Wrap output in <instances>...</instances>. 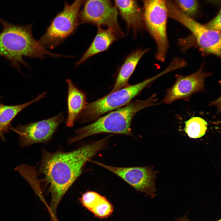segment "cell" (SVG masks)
<instances>
[{"instance_id": "1", "label": "cell", "mask_w": 221, "mask_h": 221, "mask_svg": "<svg viewBox=\"0 0 221 221\" xmlns=\"http://www.w3.org/2000/svg\"><path fill=\"white\" fill-rule=\"evenodd\" d=\"M112 134L98 141L65 152L57 150L49 152L42 150L41 160L37 174H42L40 180L48 186L51 201L48 209L56 215L58 205L63 197L81 175L86 163L106 147Z\"/></svg>"}, {"instance_id": "2", "label": "cell", "mask_w": 221, "mask_h": 221, "mask_svg": "<svg viewBox=\"0 0 221 221\" xmlns=\"http://www.w3.org/2000/svg\"><path fill=\"white\" fill-rule=\"evenodd\" d=\"M3 26L0 33V56L11 62V66L21 72L20 64L28 68L23 57L41 60L47 56H60L48 51L34 38L32 32L33 23L22 25L9 23L0 18Z\"/></svg>"}, {"instance_id": "3", "label": "cell", "mask_w": 221, "mask_h": 221, "mask_svg": "<svg viewBox=\"0 0 221 221\" xmlns=\"http://www.w3.org/2000/svg\"><path fill=\"white\" fill-rule=\"evenodd\" d=\"M156 94L145 100L137 99L131 101L123 107L111 111L101 116L90 124L78 128L76 135L69 138L68 143L71 144L85 138L106 133L132 136L131 124L135 114L140 110L158 105Z\"/></svg>"}, {"instance_id": "4", "label": "cell", "mask_w": 221, "mask_h": 221, "mask_svg": "<svg viewBox=\"0 0 221 221\" xmlns=\"http://www.w3.org/2000/svg\"><path fill=\"white\" fill-rule=\"evenodd\" d=\"M163 71L159 74L145 80L128 86L98 100L87 103L86 107L79 115L76 122L84 123L95 121L106 113L126 105L145 88L158 78L165 74Z\"/></svg>"}, {"instance_id": "5", "label": "cell", "mask_w": 221, "mask_h": 221, "mask_svg": "<svg viewBox=\"0 0 221 221\" xmlns=\"http://www.w3.org/2000/svg\"><path fill=\"white\" fill-rule=\"evenodd\" d=\"M144 25L157 46L155 57L162 61L165 58L169 45L167 34V22L168 16L166 0H140Z\"/></svg>"}, {"instance_id": "6", "label": "cell", "mask_w": 221, "mask_h": 221, "mask_svg": "<svg viewBox=\"0 0 221 221\" xmlns=\"http://www.w3.org/2000/svg\"><path fill=\"white\" fill-rule=\"evenodd\" d=\"M84 0H75L71 4L64 3L63 10L52 19L46 30L38 40L45 48L53 49L76 31L79 25V16Z\"/></svg>"}, {"instance_id": "7", "label": "cell", "mask_w": 221, "mask_h": 221, "mask_svg": "<svg viewBox=\"0 0 221 221\" xmlns=\"http://www.w3.org/2000/svg\"><path fill=\"white\" fill-rule=\"evenodd\" d=\"M168 16L187 28L192 33L200 50L220 56V32L212 30L196 21L180 10L172 0H166Z\"/></svg>"}, {"instance_id": "8", "label": "cell", "mask_w": 221, "mask_h": 221, "mask_svg": "<svg viewBox=\"0 0 221 221\" xmlns=\"http://www.w3.org/2000/svg\"><path fill=\"white\" fill-rule=\"evenodd\" d=\"M83 4L79 16V25L106 26L114 30L119 38L124 37L118 21L117 9L111 0H84Z\"/></svg>"}, {"instance_id": "9", "label": "cell", "mask_w": 221, "mask_h": 221, "mask_svg": "<svg viewBox=\"0 0 221 221\" xmlns=\"http://www.w3.org/2000/svg\"><path fill=\"white\" fill-rule=\"evenodd\" d=\"M64 119L63 113L52 117L25 125L19 124L10 129L19 135L20 146L24 147L37 143H46L52 139Z\"/></svg>"}, {"instance_id": "10", "label": "cell", "mask_w": 221, "mask_h": 221, "mask_svg": "<svg viewBox=\"0 0 221 221\" xmlns=\"http://www.w3.org/2000/svg\"><path fill=\"white\" fill-rule=\"evenodd\" d=\"M95 163L110 171L124 180L138 192L155 197V179L157 172L152 167H117Z\"/></svg>"}, {"instance_id": "11", "label": "cell", "mask_w": 221, "mask_h": 221, "mask_svg": "<svg viewBox=\"0 0 221 221\" xmlns=\"http://www.w3.org/2000/svg\"><path fill=\"white\" fill-rule=\"evenodd\" d=\"M203 64L198 71L188 76L176 75L174 84L166 90L162 103L170 104L179 99L187 101L193 94L204 91L205 79L211 73L203 71Z\"/></svg>"}, {"instance_id": "12", "label": "cell", "mask_w": 221, "mask_h": 221, "mask_svg": "<svg viewBox=\"0 0 221 221\" xmlns=\"http://www.w3.org/2000/svg\"><path fill=\"white\" fill-rule=\"evenodd\" d=\"M115 6L126 23L127 29H132L135 36L144 25L142 9L136 0H114Z\"/></svg>"}, {"instance_id": "13", "label": "cell", "mask_w": 221, "mask_h": 221, "mask_svg": "<svg viewBox=\"0 0 221 221\" xmlns=\"http://www.w3.org/2000/svg\"><path fill=\"white\" fill-rule=\"evenodd\" d=\"M118 38L117 34L112 29H104L101 26H97V33L94 40L81 58L75 63V66L82 64L92 56L107 50Z\"/></svg>"}, {"instance_id": "14", "label": "cell", "mask_w": 221, "mask_h": 221, "mask_svg": "<svg viewBox=\"0 0 221 221\" xmlns=\"http://www.w3.org/2000/svg\"><path fill=\"white\" fill-rule=\"evenodd\" d=\"M68 86L67 105L68 114L66 125L72 127L77 118L86 107L87 103L85 92L79 89L70 79H66Z\"/></svg>"}, {"instance_id": "15", "label": "cell", "mask_w": 221, "mask_h": 221, "mask_svg": "<svg viewBox=\"0 0 221 221\" xmlns=\"http://www.w3.org/2000/svg\"><path fill=\"white\" fill-rule=\"evenodd\" d=\"M149 50V49H143L139 48L132 52L126 57L118 72L112 89L110 93L116 91L129 85V80L139 61Z\"/></svg>"}, {"instance_id": "16", "label": "cell", "mask_w": 221, "mask_h": 221, "mask_svg": "<svg viewBox=\"0 0 221 221\" xmlns=\"http://www.w3.org/2000/svg\"><path fill=\"white\" fill-rule=\"evenodd\" d=\"M46 94L45 92H44L31 101L17 105H6L0 103V139L4 138V134L10 129L11 121L18 114L26 107L40 101Z\"/></svg>"}, {"instance_id": "17", "label": "cell", "mask_w": 221, "mask_h": 221, "mask_svg": "<svg viewBox=\"0 0 221 221\" xmlns=\"http://www.w3.org/2000/svg\"><path fill=\"white\" fill-rule=\"evenodd\" d=\"M207 123L200 117H192L185 122L184 130L192 138H200L204 136L207 129Z\"/></svg>"}, {"instance_id": "18", "label": "cell", "mask_w": 221, "mask_h": 221, "mask_svg": "<svg viewBox=\"0 0 221 221\" xmlns=\"http://www.w3.org/2000/svg\"><path fill=\"white\" fill-rule=\"evenodd\" d=\"M113 210L112 204L105 196H102L91 211L96 217L102 219L110 215L113 212Z\"/></svg>"}, {"instance_id": "19", "label": "cell", "mask_w": 221, "mask_h": 221, "mask_svg": "<svg viewBox=\"0 0 221 221\" xmlns=\"http://www.w3.org/2000/svg\"><path fill=\"white\" fill-rule=\"evenodd\" d=\"M102 196L96 192L88 191L83 194L79 200L83 206L91 211Z\"/></svg>"}, {"instance_id": "20", "label": "cell", "mask_w": 221, "mask_h": 221, "mask_svg": "<svg viewBox=\"0 0 221 221\" xmlns=\"http://www.w3.org/2000/svg\"><path fill=\"white\" fill-rule=\"evenodd\" d=\"M178 8L186 14L191 16L196 14L198 5L196 0H175Z\"/></svg>"}, {"instance_id": "21", "label": "cell", "mask_w": 221, "mask_h": 221, "mask_svg": "<svg viewBox=\"0 0 221 221\" xmlns=\"http://www.w3.org/2000/svg\"><path fill=\"white\" fill-rule=\"evenodd\" d=\"M204 25L210 29L220 32L221 10H219L217 15L213 19Z\"/></svg>"}, {"instance_id": "22", "label": "cell", "mask_w": 221, "mask_h": 221, "mask_svg": "<svg viewBox=\"0 0 221 221\" xmlns=\"http://www.w3.org/2000/svg\"><path fill=\"white\" fill-rule=\"evenodd\" d=\"M176 221H190L187 218V216H185L181 218L177 219ZM216 221H221V219H219Z\"/></svg>"}, {"instance_id": "23", "label": "cell", "mask_w": 221, "mask_h": 221, "mask_svg": "<svg viewBox=\"0 0 221 221\" xmlns=\"http://www.w3.org/2000/svg\"><path fill=\"white\" fill-rule=\"evenodd\" d=\"M51 221H59L56 215L52 214L50 213Z\"/></svg>"}, {"instance_id": "24", "label": "cell", "mask_w": 221, "mask_h": 221, "mask_svg": "<svg viewBox=\"0 0 221 221\" xmlns=\"http://www.w3.org/2000/svg\"><path fill=\"white\" fill-rule=\"evenodd\" d=\"M210 2L215 3H218L219 2L220 0H208Z\"/></svg>"}, {"instance_id": "25", "label": "cell", "mask_w": 221, "mask_h": 221, "mask_svg": "<svg viewBox=\"0 0 221 221\" xmlns=\"http://www.w3.org/2000/svg\"><path fill=\"white\" fill-rule=\"evenodd\" d=\"M1 97H0V99H1Z\"/></svg>"}]
</instances>
